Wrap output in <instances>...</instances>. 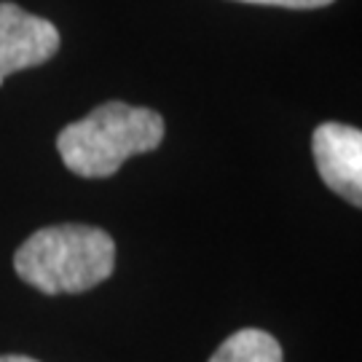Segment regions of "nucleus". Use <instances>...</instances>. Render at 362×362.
<instances>
[{
    "label": "nucleus",
    "mask_w": 362,
    "mask_h": 362,
    "mask_svg": "<svg viewBox=\"0 0 362 362\" xmlns=\"http://www.w3.org/2000/svg\"><path fill=\"white\" fill-rule=\"evenodd\" d=\"M59 49V30L13 3H0V78L49 62Z\"/></svg>",
    "instance_id": "3"
},
{
    "label": "nucleus",
    "mask_w": 362,
    "mask_h": 362,
    "mask_svg": "<svg viewBox=\"0 0 362 362\" xmlns=\"http://www.w3.org/2000/svg\"><path fill=\"white\" fill-rule=\"evenodd\" d=\"M239 3H255V6H282V8H322L333 0H239Z\"/></svg>",
    "instance_id": "6"
},
{
    "label": "nucleus",
    "mask_w": 362,
    "mask_h": 362,
    "mask_svg": "<svg viewBox=\"0 0 362 362\" xmlns=\"http://www.w3.org/2000/svg\"><path fill=\"white\" fill-rule=\"evenodd\" d=\"M209 362H282V346L272 333L245 327L226 338Z\"/></svg>",
    "instance_id": "5"
},
{
    "label": "nucleus",
    "mask_w": 362,
    "mask_h": 362,
    "mask_svg": "<svg viewBox=\"0 0 362 362\" xmlns=\"http://www.w3.org/2000/svg\"><path fill=\"white\" fill-rule=\"evenodd\" d=\"M161 140L164 118L156 110L105 103L59 132L57 151L78 177H110L127 158L156 151Z\"/></svg>",
    "instance_id": "2"
},
{
    "label": "nucleus",
    "mask_w": 362,
    "mask_h": 362,
    "mask_svg": "<svg viewBox=\"0 0 362 362\" xmlns=\"http://www.w3.org/2000/svg\"><path fill=\"white\" fill-rule=\"evenodd\" d=\"M311 153L322 182L351 202L362 204V132L346 124H322L314 129Z\"/></svg>",
    "instance_id": "4"
},
{
    "label": "nucleus",
    "mask_w": 362,
    "mask_h": 362,
    "mask_svg": "<svg viewBox=\"0 0 362 362\" xmlns=\"http://www.w3.org/2000/svg\"><path fill=\"white\" fill-rule=\"evenodd\" d=\"M13 269L22 282L46 296L86 293L113 274L116 242L97 226H49L22 242Z\"/></svg>",
    "instance_id": "1"
},
{
    "label": "nucleus",
    "mask_w": 362,
    "mask_h": 362,
    "mask_svg": "<svg viewBox=\"0 0 362 362\" xmlns=\"http://www.w3.org/2000/svg\"><path fill=\"white\" fill-rule=\"evenodd\" d=\"M0 362H38V360L25 357V354H3V357H0Z\"/></svg>",
    "instance_id": "7"
}]
</instances>
